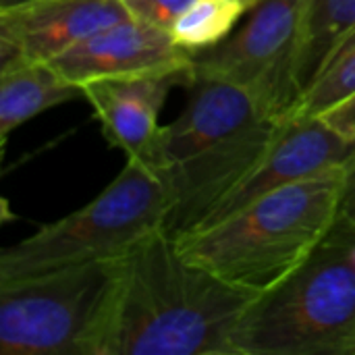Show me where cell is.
<instances>
[{"label": "cell", "instance_id": "6da1fadb", "mask_svg": "<svg viewBox=\"0 0 355 355\" xmlns=\"http://www.w3.org/2000/svg\"><path fill=\"white\" fill-rule=\"evenodd\" d=\"M258 295L187 260L160 229L121 258L96 355H235V327Z\"/></svg>", "mask_w": 355, "mask_h": 355}, {"label": "cell", "instance_id": "7a4b0ae2", "mask_svg": "<svg viewBox=\"0 0 355 355\" xmlns=\"http://www.w3.org/2000/svg\"><path fill=\"white\" fill-rule=\"evenodd\" d=\"M183 112L162 127L152 168L166 181L173 208L166 233L196 229L266 156L283 123L235 85L196 79Z\"/></svg>", "mask_w": 355, "mask_h": 355}, {"label": "cell", "instance_id": "3957f363", "mask_svg": "<svg viewBox=\"0 0 355 355\" xmlns=\"http://www.w3.org/2000/svg\"><path fill=\"white\" fill-rule=\"evenodd\" d=\"M345 166L275 189L227 218L175 237L179 252L229 283L262 293L289 277L341 210Z\"/></svg>", "mask_w": 355, "mask_h": 355}, {"label": "cell", "instance_id": "277c9868", "mask_svg": "<svg viewBox=\"0 0 355 355\" xmlns=\"http://www.w3.org/2000/svg\"><path fill=\"white\" fill-rule=\"evenodd\" d=\"M233 349L235 355H355V225L341 210L310 256L248 306Z\"/></svg>", "mask_w": 355, "mask_h": 355}, {"label": "cell", "instance_id": "5b68a950", "mask_svg": "<svg viewBox=\"0 0 355 355\" xmlns=\"http://www.w3.org/2000/svg\"><path fill=\"white\" fill-rule=\"evenodd\" d=\"M173 196L152 166L127 160L119 177L89 204L44 225L0 254V283L71 266L119 260L166 227Z\"/></svg>", "mask_w": 355, "mask_h": 355}, {"label": "cell", "instance_id": "8992f818", "mask_svg": "<svg viewBox=\"0 0 355 355\" xmlns=\"http://www.w3.org/2000/svg\"><path fill=\"white\" fill-rule=\"evenodd\" d=\"M119 260L0 283L2 355H96Z\"/></svg>", "mask_w": 355, "mask_h": 355}, {"label": "cell", "instance_id": "52a82bcc", "mask_svg": "<svg viewBox=\"0 0 355 355\" xmlns=\"http://www.w3.org/2000/svg\"><path fill=\"white\" fill-rule=\"evenodd\" d=\"M306 0H262L223 42L191 52L196 79H212L245 92L270 119H291L300 92L295 58Z\"/></svg>", "mask_w": 355, "mask_h": 355}, {"label": "cell", "instance_id": "ba28073f", "mask_svg": "<svg viewBox=\"0 0 355 355\" xmlns=\"http://www.w3.org/2000/svg\"><path fill=\"white\" fill-rule=\"evenodd\" d=\"M69 81L83 85L106 77L191 73V52L177 46L171 31L137 21H116L50 60Z\"/></svg>", "mask_w": 355, "mask_h": 355}, {"label": "cell", "instance_id": "9c48e42d", "mask_svg": "<svg viewBox=\"0 0 355 355\" xmlns=\"http://www.w3.org/2000/svg\"><path fill=\"white\" fill-rule=\"evenodd\" d=\"M123 0H27L0 10V69L50 62L87 35L129 19Z\"/></svg>", "mask_w": 355, "mask_h": 355}, {"label": "cell", "instance_id": "30bf717a", "mask_svg": "<svg viewBox=\"0 0 355 355\" xmlns=\"http://www.w3.org/2000/svg\"><path fill=\"white\" fill-rule=\"evenodd\" d=\"M354 150L355 144L343 139L318 116H291L281 125L275 144L258 166L198 227L218 223L275 189L345 166Z\"/></svg>", "mask_w": 355, "mask_h": 355}, {"label": "cell", "instance_id": "8fae6325", "mask_svg": "<svg viewBox=\"0 0 355 355\" xmlns=\"http://www.w3.org/2000/svg\"><path fill=\"white\" fill-rule=\"evenodd\" d=\"M191 73L106 77L83 83V98L94 108L106 141L152 166L162 127L158 125L166 96L177 85H191Z\"/></svg>", "mask_w": 355, "mask_h": 355}, {"label": "cell", "instance_id": "7c38bea8", "mask_svg": "<svg viewBox=\"0 0 355 355\" xmlns=\"http://www.w3.org/2000/svg\"><path fill=\"white\" fill-rule=\"evenodd\" d=\"M83 98V87L64 79L52 62H17L0 69V137L58 104Z\"/></svg>", "mask_w": 355, "mask_h": 355}, {"label": "cell", "instance_id": "4fadbf2b", "mask_svg": "<svg viewBox=\"0 0 355 355\" xmlns=\"http://www.w3.org/2000/svg\"><path fill=\"white\" fill-rule=\"evenodd\" d=\"M355 27V0H306L295 58V85L310 89L335 46ZM300 104V102H297ZM297 108V106H295ZM295 112V110H293Z\"/></svg>", "mask_w": 355, "mask_h": 355}, {"label": "cell", "instance_id": "5bb4252c", "mask_svg": "<svg viewBox=\"0 0 355 355\" xmlns=\"http://www.w3.org/2000/svg\"><path fill=\"white\" fill-rule=\"evenodd\" d=\"M245 15L237 0H193L173 23L171 37L177 46L198 52L223 42Z\"/></svg>", "mask_w": 355, "mask_h": 355}, {"label": "cell", "instance_id": "9a60e30c", "mask_svg": "<svg viewBox=\"0 0 355 355\" xmlns=\"http://www.w3.org/2000/svg\"><path fill=\"white\" fill-rule=\"evenodd\" d=\"M355 94V27L335 46L291 116H318Z\"/></svg>", "mask_w": 355, "mask_h": 355}, {"label": "cell", "instance_id": "2e32d148", "mask_svg": "<svg viewBox=\"0 0 355 355\" xmlns=\"http://www.w3.org/2000/svg\"><path fill=\"white\" fill-rule=\"evenodd\" d=\"M123 2L133 19L171 31L173 23L193 0H123Z\"/></svg>", "mask_w": 355, "mask_h": 355}, {"label": "cell", "instance_id": "e0dca14e", "mask_svg": "<svg viewBox=\"0 0 355 355\" xmlns=\"http://www.w3.org/2000/svg\"><path fill=\"white\" fill-rule=\"evenodd\" d=\"M318 119L335 133H339L343 139L355 144V94L339 102L337 106L324 110L322 114H318Z\"/></svg>", "mask_w": 355, "mask_h": 355}, {"label": "cell", "instance_id": "ac0fdd59", "mask_svg": "<svg viewBox=\"0 0 355 355\" xmlns=\"http://www.w3.org/2000/svg\"><path fill=\"white\" fill-rule=\"evenodd\" d=\"M341 212L355 225V150L345 162V183L341 196Z\"/></svg>", "mask_w": 355, "mask_h": 355}, {"label": "cell", "instance_id": "d6986e66", "mask_svg": "<svg viewBox=\"0 0 355 355\" xmlns=\"http://www.w3.org/2000/svg\"><path fill=\"white\" fill-rule=\"evenodd\" d=\"M237 2H239V4H241V6L245 8V12H248V10H252V8H254L256 4H260L262 0H237Z\"/></svg>", "mask_w": 355, "mask_h": 355}, {"label": "cell", "instance_id": "ffe728a7", "mask_svg": "<svg viewBox=\"0 0 355 355\" xmlns=\"http://www.w3.org/2000/svg\"><path fill=\"white\" fill-rule=\"evenodd\" d=\"M27 0H0V10L2 8H10V6H17V4H23Z\"/></svg>", "mask_w": 355, "mask_h": 355}]
</instances>
